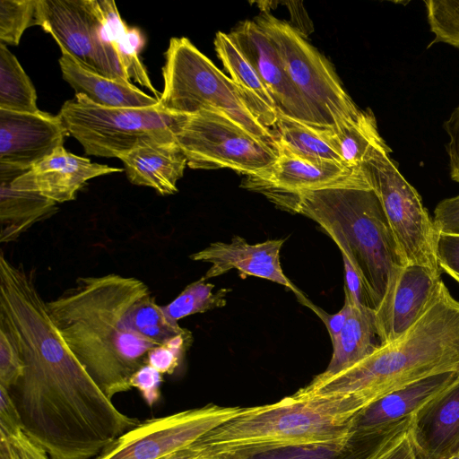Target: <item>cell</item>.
<instances>
[{"label": "cell", "instance_id": "obj_44", "mask_svg": "<svg viewBox=\"0 0 459 459\" xmlns=\"http://www.w3.org/2000/svg\"><path fill=\"white\" fill-rule=\"evenodd\" d=\"M377 459H417L409 429L400 440Z\"/></svg>", "mask_w": 459, "mask_h": 459}, {"label": "cell", "instance_id": "obj_33", "mask_svg": "<svg viewBox=\"0 0 459 459\" xmlns=\"http://www.w3.org/2000/svg\"><path fill=\"white\" fill-rule=\"evenodd\" d=\"M191 342L192 333L187 330L184 333L151 350L148 353L147 364L161 374H172Z\"/></svg>", "mask_w": 459, "mask_h": 459}, {"label": "cell", "instance_id": "obj_9", "mask_svg": "<svg viewBox=\"0 0 459 459\" xmlns=\"http://www.w3.org/2000/svg\"><path fill=\"white\" fill-rule=\"evenodd\" d=\"M390 152L389 147L380 149L365 164L372 187L406 263L441 275L437 258L439 233L418 191L401 174Z\"/></svg>", "mask_w": 459, "mask_h": 459}, {"label": "cell", "instance_id": "obj_4", "mask_svg": "<svg viewBox=\"0 0 459 459\" xmlns=\"http://www.w3.org/2000/svg\"><path fill=\"white\" fill-rule=\"evenodd\" d=\"M266 197L281 210L316 221L357 270L378 305L394 270L408 264L373 187L343 186Z\"/></svg>", "mask_w": 459, "mask_h": 459}, {"label": "cell", "instance_id": "obj_22", "mask_svg": "<svg viewBox=\"0 0 459 459\" xmlns=\"http://www.w3.org/2000/svg\"><path fill=\"white\" fill-rule=\"evenodd\" d=\"M24 170L0 163L1 242L15 239L22 232L45 215L56 203L33 192L17 190L11 183Z\"/></svg>", "mask_w": 459, "mask_h": 459}, {"label": "cell", "instance_id": "obj_28", "mask_svg": "<svg viewBox=\"0 0 459 459\" xmlns=\"http://www.w3.org/2000/svg\"><path fill=\"white\" fill-rule=\"evenodd\" d=\"M0 109L39 111L36 90L16 56L0 43Z\"/></svg>", "mask_w": 459, "mask_h": 459}, {"label": "cell", "instance_id": "obj_32", "mask_svg": "<svg viewBox=\"0 0 459 459\" xmlns=\"http://www.w3.org/2000/svg\"><path fill=\"white\" fill-rule=\"evenodd\" d=\"M38 0L0 1V43L18 45L26 29L36 25Z\"/></svg>", "mask_w": 459, "mask_h": 459}, {"label": "cell", "instance_id": "obj_19", "mask_svg": "<svg viewBox=\"0 0 459 459\" xmlns=\"http://www.w3.org/2000/svg\"><path fill=\"white\" fill-rule=\"evenodd\" d=\"M459 380V373L433 375L397 389L361 410L353 432L376 429L411 417L426 403Z\"/></svg>", "mask_w": 459, "mask_h": 459}, {"label": "cell", "instance_id": "obj_29", "mask_svg": "<svg viewBox=\"0 0 459 459\" xmlns=\"http://www.w3.org/2000/svg\"><path fill=\"white\" fill-rule=\"evenodd\" d=\"M132 323L143 337L158 345L187 331L169 318L162 306L156 303L150 290L135 302L132 310Z\"/></svg>", "mask_w": 459, "mask_h": 459}, {"label": "cell", "instance_id": "obj_31", "mask_svg": "<svg viewBox=\"0 0 459 459\" xmlns=\"http://www.w3.org/2000/svg\"><path fill=\"white\" fill-rule=\"evenodd\" d=\"M434 39L428 48L445 43L459 49V0L424 1Z\"/></svg>", "mask_w": 459, "mask_h": 459}, {"label": "cell", "instance_id": "obj_11", "mask_svg": "<svg viewBox=\"0 0 459 459\" xmlns=\"http://www.w3.org/2000/svg\"><path fill=\"white\" fill-rule=\"evenodd\" d=\"M241 407L209 404L140 422L95 459H160L232 419Z\"/></svg>", "mask_w": 459, "mask_h": 459}, {"label": "cell", "instance_id": "obj_34", "mask_svg": "<svg viewBox=\"0 0 459 459\" xmlns=\"http://www.w3.org/2000/svg\"><path fill=\"white\" fill-rule=\"evenodd\" d=\"M343 450L320 445L290 446L265 451L248 459H339Z\"/></svg>", "mask_w": 459, "mask_h": 459}, {"label": "cell", "instance_id": "obj_20", "mask_svg": "<svg viewBox=\"0 0 459 459\" xmlns=\"http://www.w3.org/2000/svg\"><path fill=\"white\" fill-rule=\"evenodd\" d=\"M128 180L136 186L153 188L161 195L178 192L187 159L177 141L140 145L119 158Z\"/></svg>", "mask_w": 459, "mask_h": 459}, {"label": "cell", "instance_id": "obj_37", "mask_svg": "<svg viewBox=\"0 0 459 459\" xmlns=\"http://www.w3.org/2000/svg\"><path fill=\"white\" fill-rule=\"evenodd\" d=\"M437 258L442 273L459 283V235H438Z\"/></svg>", "mask_w": 459, "mask_h": 459}, {"label": "cell", "instance_id": "obj_45", "mask_svg": "<svg viewBox=\"0 0 459 459\" xmlns=\"http://www.w3.org/2000/svg\"><path fill=\"white\" fill-rule=\"evenodd\" d=\"M160 459H204L202 449L197 442L177 450Z\"/></svg>", "mask_w": 459, "mask_h": 459}, {"label": "cell", "instance_id": "obj_10", "mask_svg": "<svg viewBox=\"0 0 459 459\" xmlns=\"http://www.w3.org/2000/svg\"><path fill=\"white\" fill-rule=\"evenodd\" d=\"M36 25L86 68L130 82L120 65L98 0H38Z\"/></svg>", "mask_w": 459, "mask_h": 459}, {"label": "cell", "instance_id": "obj_15", "mask_svg": "<svg viewBox=\"0 0 459 459\" xmlns=\"http://www.w3.org/2000/svg\"><path fill=\"white\" fill-rule=\"evenodd\" d=\"M69 135L59 114L0 109V163L27 171Z\"/></svg>", "mask_w": 459, "mask_h": 459}, {"label": "cell", "instance_id": "obj_7", "mask_svg": "<svg viewBox=\"0 0 459 459\" xmlns=\"http://www.w3.org/2000/svg\"><path fill=\"white\" fill-rule=\"evenodd\" d=\"M254 21L275 45L319 128L333 127L359 115L360 109L342 88L332 64L298 29L267 12Z\"/></svg>", "mask_w": 459, "mask_h": 459}, {"label": "cell", "instance_id": "obj_26", "mask_svg": "<svg viewBox=\"0 0 459 459\" xmlns=\"http://www.w3.org/2000/svg\"><path fill=\"white\" fill-rule=\"evenodd\" d=\"M105 25L111 37L125 75L150 90L159 100L147 71L139 58L144 46V37L137 28H128L121 19L115 1L98 0Z\"/></svg>", "mask_w": 459, "mask_h": 459}, {"label": "cell", "instance_id": "obj_36", "mask_svg": "<svg viewBox=\"0 0 459 459\" xmlns=\"http://www.w3.org/2000/svg\"><path fill=\"white\" fill-rule=\"evenodd\" d=\"M344 269V293L349 300L357 306L366 307L376 310L378 303L368 289L363 279L351 262L342 255Z\"/></svg>", "mask_w": 459, "mask_h": 459}, {"label": "cell", "instance_id": "obj_21", "mask_svg": "<svg viewBox=\"0 0 459 459\" xmlns=\"http://www.w3.org/2000/svg\"><path fill=\"white\" fill-rule=\"evenodd\" d=\"M58 60L63 78L75 94L86 96L93 103L114 108L155 106L159 100L141 91L131 82L119 81L91 71L80 64L65 49L60 48Z\"/></svg>", "mask_w": 459, "mask_h": 459}, {"label": "cell", "instance_id": "obj_23", "mask_svg": "<svg viewBox=\"0 0 459 459\" xmlns=\"http://www.w3.org/2000/svg\"><path fill=\"white\" fill-rule=\"evenodd\" d=\"M352 305L341 333L333 344L331 360L325 371L316 376L325 379L351 367L376 351L381 345L375 310Z\"/></svg>", "mask_w": 459, "mask_h": 459}, {"label": "cell", "instance_id": "obj_38", "mask_svg": "<svg viewBox=\"0 0 459 459\" xmlns=\"http://www.w3.org/2000/svg\"><path fill=\"white\" fill-rule=\"evenodd\" d=\"M161 373L152 366L145 364L131 377V387L137 388L146 403L152 407L160 399V386L162 381Z\"/></svg>", "mask_w": 459, "mask_h": 459}, {"label": "cell", "instance_id": "obj_40", "mask_svg": "<svg viewBox=\"0 0 459 459\" xmlns=\"http://www.w3.org/2000/svg\"><path fill=\"white\" fill-rule=\"evenodd\" d=\"M298 300L311 309L322 320L328 331L333 343L341 333L348 317L351 315L352 305L349 299L345 297L344 304L341 310L332 315L316 306L307 298H306L305 295L298 298Z\"/></svg>", "mask_w": 459, "mask_h": 459}, {"label": "cell", "instance_id": "obj_43", "mask_svg": "<svg viewBox=\"0 0 459 459\" xmlns=\"http://www.w3.org/2000/svg\"><path fill=\"white\" fill-rule=\"evenodd\" d=\"M8 438L13 459H51L46 451L33 443L23 431Z\"/></svg>", "mask_w": 459, "mask_h": 459}, {"label": "cell", "instance_id": "obj_17", "mask_svg": "<svg viewBox=\"0 0 459 459\" xmlns=\"http://www.w3.org/2000/svg\"><path fill=\"white\" fill-rule=\"evenodd\" d=\"M123 171L104 164L91 162L58 147L22 175L11 186L14 189L39 194L55 203L75 199L77 192L91 178Z\"/></svg>", "mask_w": 459, "mask_h": 459}, {"label": "cell", "instance_id": "obj_41", "mask_svg": "<svg viewBox=\"0 0 459 459\" xmlns=\"http://www.w3.org/2000/svg\"><path fill=\"white\" fill-rule=\"evenodd\" d=\"M22 431V423L9 390L0 385V434L9 437Z\"/></svg>", "mask_w": 459, "mask_h": 459}, {"label": "cell", "instance_id": "obj_18", "mask_svg": "<svg viewBox=\"0 0 459 459\" xmlns=\"http://www.w3.org/2000/svg\"><path fill=\"white\" fill-rule=\"evenodd\" d=\"M417 459H448L459 452V380L411 416Z\"/></svg>", "mask_w": 459, "mask_h": 459}, {"label": "cell", "instance_id": "obj_2", "mask_svg": "<svg viewBox=\"0 0 459 459\" xmlns=\"http://www.w3.org/2000/svg\"><path fill=\"white\" fill-rule=\"evenodd\" d=\"M459 373V301L444 282L424 315L400 338L300 391L312 395H356L368 405L425 377Z\"/></svg>", "mask_w": 459, "mask_h": 459}, {"label": "cell", "instance_id": "obj_27", "mask_svg": "<svg viewBox=\"0 0 459 459\" xmlns=\"http://www.w3.org/2000/svg\"><path fill=\"white\" fill-rule=\"evenodd\" d=\"M273 132L279 152L312 161L332 160L343 164L327 139L325 128L278 114Z\"/></svg>", "mask_w": 459, "mask_h": 459}, {"label": "cell", "instance_id": "obj_14", "mask_svg": "<svg viewBox=\"0 0 459 459\" xmlns=\"http://www.w3.org/2000/svg\"><path fill=\"white\" fill-rule=\"evenodd\" d=\"M443 281L427 267L407 264L396 267L375 310L382 345L406 333L426 312Z\"/></svg>", "mask_w": 459, "mask_h": 459}, {"label": "cell", "instance_id": "obj_42", "mask_svg": "<svg viewBox=\"0 0 459 459\" xmlns=\"http://www.w3.org/2000/svg\"><path fill=\"white\" fill-rule=\"evenodd\" d=\"M444 128L448 135L446 148L449 160L450 177L452 180L459 183V106L445 121Z\"/></svg>", "mask_w": 459, "mask_h": 459}, {"label": "cell", "instance_id": "obj_3", "mask_svg": "<svg viewBox=\"0 0 459 459\" xmlns=\"http://www.w3.org/2000/svg\"><path fill=\"white\" fill-rule=\"evenodd\" d=\"M368 404L356 395L291 396L241 411L196 440L204 459H248L276 448L320 445L344 449L356 415Z\"/></svg>", "mask_w": 459, "mask_h": 459}, {"label": "cell", "instance_id": "obj_5", "mask_svg": "<svg viewBox=\"0 0 459 459\" xmlns=\"http://www.w3.org/2000/svg\"><path fill=\"white\" fill-rule=\"evenodd\" d=\"M162 77L159 105L163 109L183 115L220 111L254 135L276 144L274 132L263 125L252 99L187 38L170 39Z\"/></svg>", "mask_w": 459, "mask_h": 459}, {"label": "cell", "instance_id": "obj_6", "mask_svg": "<svg viewBox=\"0 0 459 459\" xmlns=\"http://www.w3.org/2000/svg\"><path fill=\"white\" fill-rule=\"evenodd\" d=\"M70 135L87 155L119 158L150 143L176 141L190 115L151 107L114 108L93 103L82 94L66 100L59 111Z\"/></svg>", "mask_w": 459, "mask_h": 459}, {"label": "cell", "instance_id": "obj_35", "mask_svg": "<svg viewBox=\"0 0 459 459\" xmlns=\"http://www.w3.org/2000/svg\"><path fill=\"white\" fill-rule=\"evenodd\" d=\"M24 364L8 333L0 328V385L9 390L22 376Z\"/></svg>", "mask_w": 459, "mask_h": 459}, {"label": "cell", "instance_id": "obj_30", "mask_svg": "<svg viewBox=\"0 0 459 459\" xmlns=\"http://www.w3.org/2000/svg\"><path fill=\"white\" fill-rule=\"evenodd\" d=\"M213 289L214 285L202 277L188 284L174 300L162 306V309L169 319L178 323L185 316L224 307L231 289L222 288L215 292Z\"/></svg>", "mask_w": 459, "mask_h": 459}, {"label": "cell", "instance_id": "obj_16", "mask_svg": "<svg viewBox=\"0 0 459 459\" xmlns=\"http://www.w3.org/2000/svg\"><path fill=\"white\" fill-rule=\"evenodd\" d=\"M284 239H270L249 244L234 236L230 242L216 241L194 253L190 258L211 264L203 278L206 281L235 269L240 277L255 276L281 284L293 291L297 298L304 294L287 278L281 266L280 251Z\"/></svg>", "mask_w": 459, "mask_h": 459}, {"label": "cell", "instance_id": "obj_47", "mask_svg": "<svg viewBox=\"0 0 459 459\" xmlns=\"http://www.w3.org/2000/svg\"><path fill=\"white\" fill-rule=\"evenodd\" d=\"M448 459H459V452L451 455Z\"/></svg>", "mask_w": 459, "mask_h": 459}, {"label": "cell", "instance_id": "obj_8", "mask_svg": "<svg viewBox=\"0 0 459 459\" xmlns=\"http://www.w3.org/2000/svg\"><path fill=\"white\" fill-rule=\"evenodd\" d=\"M176 141L191 169L229 168L247 176L257 175L276 161V144L264 141L225 114L201 110L190 115Z\"/></svg>", "mask_w": 459, "mask_h": 459}, {"label": "cell", "instance_id": "obj_12", "mask_svg": "<svg viewBox=\"0 0 459 459\" xmlns=\"http://www.w3.org/2000/svg\"><path fill=\"white\" fill-rule=\"evenodd\" d=\"M228 35L258 74L273 100L277 113L318 127L307 102L292 82L275 45L257 23L244 21Z\"/></svg>", "mask_w": 459, "mask_h": 459}, {"label": "cell", "instance_id": "obj_13", "mask_svg": "<svg viewBox=\"0 0 459 459\" xmlns=\"http://www.w3.org/2000/svg\"><path fill=\"white\" fill-rule=\"evenodd\" d=\"M343 186L372 187L366 168L354 169L332 161H312L279 152L269 169L247 176L243 187L264 195L298 194Z\"/></svg>", "mask_w": 459, "mask_h": 459}, {"label": "cell", "instance_id": "obj_1", "mask_svg": "<svg viewBox=\"0 0 459 459\" xmlns=\"http://www.w3.org/2000/svg\"><path fill=\"white\" fill-rule=\"evenodd\" d=\"M148 290L134 277L85 276L47 302L69 349L109 399L132 389L131 377L147 364L149 351L158 346L143 337L132 323L133 307Z\"/></svg>", "mask_w": 459, "mask_h": 459}, {"label": "cell", "instance_id": "obj_46", "mask_svg": "<svg viewBox=\"0 0 459 459\" xmlns=\"http://www.w3.org/2000/svg\"><path fill=\"white\" fill-rule=\"evenodd\" d=\"M0 459H13L10 440L3 434H0Z\"/></svg>", "mask_w": 459, "mask_h": 459}, {"label": "cell", "instance_id": "obj_25", "mask_svg": "<svg viewBox=\"0 0 459 459\" xmlns=\"http://www.w3.org/2000/svg\"><path fill=\"white\" fill-rule=\"evenodd\" d=\"M216 54L230 79L254 101L263 120V125L273 131L277 122V110L273 100L258 74L237 48L229 35L219 31L214 38Z\"/></svg>", "mask_w": 459, "mask_h": 459}, {"label": "cell", "instance_id": "obj_24", "mask_svg": "<svg viewBox=\"0 0 459 459\" xmlns=\"http://www.w3.org/2000/svg\"><path fill=\"white\" fill-rule=\"evenodd\" d=\"M325 134L342 162L354 169H364L377 151L389 147L370 109L360 110L355 118L325 128Z\"/></svg>", "mask_w": 459, "mask_h": 459}, {"label": "cell", "instance_id": "obj_39", "mask_svg": "<svg viewBox=\"0 0 459 459\" xmlns=\"http://www.w3.org/2000/svg\"><path fill=\"white\" fill-rule=\"evenodd\" d=\"M433 221L439 234L459 235V195L438 203Z\"/></svg>", "mask_w": 459, "mask_h": 459}]
</instances>
